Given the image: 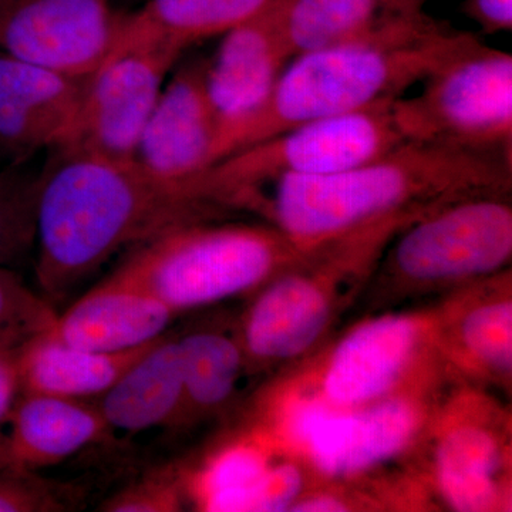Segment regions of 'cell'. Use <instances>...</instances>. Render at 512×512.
<instances>
[{"mask_svg": "<svg viewBox=\"0 0 512 512\" xmlns=\"http://www.w3.org/2000/svg\"><path fill=\"white\" fill-rule=\"evenodd\" d=\"M217 208L184 185L156 180L136 160L60 151L37 204V278L46 301L62 299L121 248L210 220Z\"/></svg>", "mask_w": 512, "mask_h": 512, "instance_id": "1", "label": "cell"}, {"mask_svg": "<svg viewBox=\"0 0 512 512\" xmlns=\"http://www.w3.org/2000/svg\"><path fill=\"white\" fill-rule=\"evenodd\" d=\"M268 217L301 254L383 218L476 195H510L511 156L404 140L350 170L274 181Z\"/></svg>", "mask_w": 512, "mask_h": 512, "instance_id": "2", "label": "cell"}, {"mask_svg": "<svg viewBox=\"0 0 512 512\" xmlns=\"http://www.w3.org/2000/svg\"><path fill=\"white\" fill-rule=\"evenodd\" d=\"M468 37L404 16L355 42L293 57L264 106L224 138L218 160L309 121L402 97Z\"/></svg>", "mask_w": 512, "mask_h": 512, "instance_id": "3", "label": "cell"}, {"mask_svg": "<svg viewBox=\"0 0 512 512\" xmlns=\"http://www.w3.org/2000/svg\"><path fill=\"white\" fill-rule=\"evenodd\" d=\"M414 220L413 214L394 215L350 231L262 286L238 336L247 365L288 362L318 345L350 296L370 279L394 235Z\"/></svg>", "mask_w": 512, "mask_h": 512, "instance_id": "4", "label": "cell"}, {"mask_svg": "<svg viewBox=\"0 0 512 512\" xmlns=\"http://www.w3.org/2000/svg\"><path fill=\"white\" fill-rule=\"evenodd\" d=\"M207 221L148 239L110 278L178 315L262 288L305 256L275 225Z\"/></svg>", "mask_w": 512, "mask_h": 512, "instance_id": "5", "label": "cell"}, {"mask_svg": "<svg viewBox=\"0 0 512 512\" xmlns=\"http://www.w3.org/2000/svg\"><path fill=\"white\" fill-rule=\"evenodd\" d=\"M394 100L309 121L234 151L188 180L185 188L215 207H242L252 205L262 185L279 178L335 174L365 164L404 141L393 121Z\"/></svg>", "mask_w": 512, "mask_h": 512, "instance_id": "6", "label": "cell"}, {"mask_svg": "<svg viewBox=\"0 0 512 512\" xmlns=\"http://www.w3.org/2000/svg\"><path fill=\"white\" fill-rule=\"evenodd\" d=\"M510 195L447 202L394 235L384 249L379 285L387 295L463 288L504 271L512 256Z\"/></svg>", "mask_w": 512, "mask_h": 512, "instance_id": "7", "label": "cell"}, {"mask_svg": "<svg viewBox=\"0 0 512 512\" xmlns=\"http://www.w3.org/2000/svg\"><path fill=\"white\" fill-rule=\"evenodd\" d=\"M421 83L392 103L403 140L511 156V53L470 36Z\"/></svg>", "mask_w": 512, "mask_h": 512, "instance_id": "8", "label": "cell"}, {"mask_svg": "<svg viewBox=\"0 0 512 512\" xmlns=\"http://www.w3.org/2000/svg\"><path fill=\"white\" fill-rule=\"evenodd\" d=\"M420 389L353 409L330 406L315 393L276 400L266 424L284 450L299 453L328 478H349L393 460L427 427Z\"/></svg>", "mask_w": 512, "mask_h": 512, "instance_id": "9", "label": "cell"}, {"mask_svg": "<svg viewBox=\"0 0 512 512\" xmlns=\"http://www.w3.org/2000/svg\"><path fill=\"white\" fill-rule=\"evenodd\" d=\"M433 311L386 313L357 323L323 363L313 393L339 409L420 389L439 370Z\"/></svg>", "mask_w": 512, "mask_h": 512, "instance_id": "10", "label": "cell"}, {"mask_svg": "<svg viewBox=\"0 0 512 512\" xmlns=\"http://www.w3.org/2000/svg\"><path fill=\"white\" fill-rule=\"evenodd\" d=\"M180 55L161 43L116 39L99 69L84 80L72 133L59 151L134 160L165 77Z\"/></svg>", "mask_w": 512, "mask_h": 512, "instance_id": "11", "label": "cell"}, {"mask_svg": "<svg viewBox=\"0 0 512 512\" xmlns=\"http://www.w3.org/2000/svg\"><path fill=\"white\" fill-rule=\"evenodd\" d=\"M467 393L437 417L434 484L451 510L505 511L511 505L510 426L493 403Z\"/></svg>", "mask_w": 512, "mask_h": 512, "instance_id": "12", "label": "cell"}, {"mask_svg": "<svg viewBox=\"0 0 512 512\" xmlns=\"http://www.w3.org/2000/svg\"><path fill=\"white\" fill-rule=\"evenodd\" d=\"M121 15L111 0H0V50L86 80L113 49Z\"/></svg>", "mask_w": 512, "mask_h": 512, "instance_id": "13", "label": "cell"}, {"mask_svg": "<svg viewBox=\"0 0 512 512\" xmlns=\"http://www.w3.org/2000/svg\"><path fill=\"white\" fill-rule=\"evenodd\" d=\"M441 369L471 382L511 384L510 269L463 286L434 309Z\"/></svg>", "mask_w": 512, "mask_h": 512, "instance_id": "14", "label": "cell"}, {"mask_svg": "<svg viewBox=\"0 0 512 512\" xmlns=\"http://www.w3.org/2000/svg\"><path fill=\"white\" fill-rule=\"evenodd\" d=\"M218 136L220 123L207 90V62H195L165 84L134 160L156 180L184 185L217 161Z\"/></svg>", "mask_w": 512, "mask_h": 512, "instance_id": "15", "label": "cell"}, {"mask_svg": "<svg viewBox=\"0 0 512 512\" xmlns=\"http://www.w3.org/2000/svg\"><path fill=\"white\" fill-rule=\"evenodd\" d=\"M286 3L225 33L217 55L207 63L208 96L220 123L217 161L224 138L264 106L292 59L282 30Z\"/></svg>", "mask_w": 512, "mask_h": 512, "instance_id": "16", "label": "cell"}, {"mask_svg": "<svg viewBox=\"0 0 512 512\" xmlns=\"http://www.w3.org/2000/svg\"><path fill=\"white\" fill-rule=\"evenodd\" d=\"M84 80L0 55V144L15 151L62 150L73 130Z\"/></svg>", "mask_w": 512, "mask_h": 512, "instance_id": "17", "label": "cell"}, {"mask_svg": "<svg viewBox=\"0 0 512 512\" xmlns=\"http://www.w3.org/2000/svg\"><path fill=\"white\" fill-rule=\"evenodd\" d=\"M175 316L154 296L109 276L57 315L46 332L74 348L120 353L156 342Z\"/></svg>", "mask_w": 512, "mask_h": 512, "instance_id": "18", "label": "cell"}, {"mask_svg": "<svg viewBox=\"0 0 512 512\" xmlns=\"http://www.w3.org/2000/svg\"><path fill=\"white\" fill-rule=\"evenodd\" d=\"M6 426L0 456L28 471L56 466L111 436L97 406L45 394H20Z\"/></svg>", "mask_w": 512, "mask_h": 512, "instance_id": "19", "label": "cell"}, {"mask_svg": "<svg viewBox=\"0 0 512 512\" xmlns=\"http://www.w3.org/2000/svg\"><path fill=\"white\" fill-rule=\"evenodd\" d=\"M180 340L163 336L100 396L97 409L111 434L174 427L183 402Z\"/></svg>", "mask_w": 512, "mask_h": 512, "instance_id": "20", "label": "cell"}, {"mask_svg": "<svg viewBox=\"0 0 512 512\" xmlns=\"http://www.w3.org/2000/svg\"><path fill=\"white\" fill-rule=\"evenodd\" d=\"M46 330L18 348L20 394L74 400L103 396L158 340L128 352L100 353L66 345Z\"/></svg>", "mask_w": 512, "mask_h": 512, "instance_id": "21", "label": "cell"}, {"mask_svg": "<svg viewBox=\"0 0 512 512\" xmlns=\"http://www.w3.org/2000/svg\"><path fill=\"white\" fill-rule=\"evenodd\" d=\"M288 0H147L133 13H123L120 39L144 40L183 53L192 43L225 35Z\"/></svg>", "mask_w": 512, "mask_h": 512, "instance_id": "22", "label": "cell"}, {"mask_svg": "<svg viewBox=\"0 0 512 512\" xmlns=\"http://www.w3.org/2000/svg\"><path fill=\"white\" fill-rule=\"evenodd\" d=\"M278 448L262 429L229 441L184 480L185 494L201 511L249 512Z\"/></svg>", "mask_w": 512, "mask_h": 512, "instance_id": "23", "label": "cell"}, {"mask_svg": "<svg viewBox=\"0 0 512 512\" xmlns=\"http://www.w3.org/2000/svg\"><path fill=\"white\" fill-rule=\"evenodd\" d=\"M180 340L183 402L174 427H184L220 412L234 396L245 366L239 338L217 329H198Z\"/></svg>", "mask_w": 512, "mask_h": 512, "instance_id": "24", "label": "cell"}, {"mask_svg": "<svg viewBox=\"0 0 512 512\" xmlns=\"http://www.w3.org/2000/svg\"><path fill=\"white\" fill-rule=\"evenodd\" d=\"M376 9L377 0H288L282 30L292 59L369 35Z\"/></svg>", "mask_w": 512, "mask_h": 512, "instance_id": "25", "label": "cell"}, {"mask_svg": "<svg viewBox=\"0 0 512 512\" xmlns=\"http://www.w3.org/2000/svg\"><path fill=\"white\" fill-rule=\"evenodd\" d=\"M57 313L52 303L23 285L18 276L0 271V345L19 348L49 329Z\"/></svg>", "mask_w": 512, "mask_h": 512, "instance_id": "26", "label": "cell"}, {"mask_svg": "<svg viewBox=\"0 0 512 512\" xmlns=\"http://www.w3.org/2000/svg\"><path fill=\"white\" fill-rule=\"evenodd\" d=\"M184 480L175 473H156L128 485L103 505L107 512H174L183 510Z\"/></svg>", "mask_w": 512, "mask_h": 512, "instance_id": "27", "label": "cell"}, {"mask_svg": "<svg viewBox=\"0 0 512 512\" xmlns=\"http://www.w3.org/2000/svg\"><path fill=\"white\" fill-rule=\"evenodd\" d=\"M66 507L52 485L0 456V512H52Z\"/></svg>", "mask_w": 512, "mask_h": 512, "instance_id": "28", "label": "cell"}, {"mask_svg": "<svg viewBox=\"0 0 512 512\" xmlns=\"http://www.w3.org/2000/svg\"><path fill=\"white\" fill-rule=\"evenodd\" d=\"M16 353L18 348L0 345V430L8 424L10 414L20 396Z\"/></svg>", "mask_w": 512, "mask_h": 512, "instance_id": "29", "label": "cell"}, {"mask_svg": "<svg viewBox=\"0 0 512 512\" xmlns=\"http://www.w3.org/2000/svg\"><path fill=\"white\" fill-rule=\"evenodd\" d=\"M471 13L487 32H505L512 26V0H471Z\"/></svg>", "mask_w": 512, "mask_h": 512, "instance_id": "30", "label": "cell"}, {"mask_svg": "<svg viewBox=\"0 0 512 512\" xmlns=\"http://www.w3.org/2000/svg\"><path fill=\"white\" fill-rule=\"evenodd\" d=\"M353 504L348 495L336 491H322V493H303L289 508L292 512H345L352 511Z\"/></svg>", "mask_w": 512, "mask_h": 512, "instance_id": "31", "label": "cell"}, {"mask_svg": "<svg viewBox=\"0 0 512 512\" xmlns=\"http://www.w3.org/2000/svg\"><path fill=\"white\" fill-rule=\"evenodd\" d=\"M2 232H3V215H2V211H0V237H2Z\"/></svg>", "mask_w": 512, "mask_h": 512, "instance_id": "32", "label": "cell"}]
</instances>
